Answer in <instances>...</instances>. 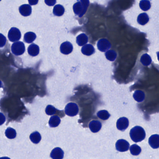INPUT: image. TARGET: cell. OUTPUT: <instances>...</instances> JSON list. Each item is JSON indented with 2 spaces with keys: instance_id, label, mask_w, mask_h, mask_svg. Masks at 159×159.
I'll list each match as a JSON object with an SVG mask.
<instances>
[{
  "instance_id": "28",
  "label": "cell",
  "mask_w": 159,
  "mask_h": 159,
  "mask_svg": "<svg viewBox=\"0 0 159 159\" xmlns=\"http://www.w3.org/2000/svg\"><path fill=\"white\" fill-rule=\"evenodd\" d=\"M7 39L5 37L0 33V48L4 46L5 45Z\"/></svg>"
},
{
  "instance_id": "31",
  "label": "cell",
  "mask_w": 159,
  "mask_h": 159,
  "mask_svg": "<svg viewBox=\"0 0 159 159\" xmlns=\"http://www.w3.org/2000/svg\"><path fill=\"white\" fill-rule=\"evenodd\" d=\"M28 1L29 4H30L31 5H35L37 4L39 0H28Z\"/></svg>"
},
{
  "instance_id": "33",
  "label": "cell",
  "mask_w": 159,
  "mask_h": 159,
  "mask_svg": "<svg viewBox=\"0 0 159 159\" xmlns=\"http://www.w3.org/2000/svg\"><path fill=\"white\" fill-rule=\"evenodd\" d=\"M158 58H159V55H158Z\"/></svg>"
},
{
  "instance_id": "10",
  "label": "cell",
  "mask_w": 159,
  "mask_h": 159,
  "mask_svg": "<svg viewBox=\"0 0 159 159\" xmlns=\"http://www.w3.org/2000/svg\"><path fill=\"white\" fill-rule=\"evenodd\" d=\"M64 156V152L60 148H56L52 151L50 157L53 159H62Z\"/></svg>"
},
{
  "instance_id": "6",
  "label": "cell",
  "mask_w": 159,
  "mask_h": 159,
  "mask_svg": "<svg viewBox=\"0 0 159 159\" xmlns=\"http://www.w3.org/2000/svg\"><path fill=\"white\" fill-rule=\"evenodd\" d=\"M116 150L119 152H126L129 150V143L123 139L119 140L116 142L115 144Z\"/></svg>"
},
{
  "instance_id": "19",
  "label": "cell",
  "mask_w": 159,
  "mask_h": 159,
  "mask_svg": "<svg viewBox=\"0 0 159 159\" xmlns=\"http://www.w3.org/2000/svg\"><path fill=\"white\" fill-rule=\"evenodd\" d=\"M61 123V119L57 116L51 117L49 120V125L51 128H56Z\"/></svg>"
},
{
  "instance_id": "34",
  "label": "cell",
  "mask_w": 159,
  "mask_h": 159,
  "mask_svg": "<svg viewBox=\"0 0 159 159\" xmlns=\"http://www.w3.org/2000/svg\"><path fill=\"white\" fill-rule=\"evenodd\" d=\"M1 1V0H0V1Z\"/></svg>"
},
{
  "instance_id": "30",
  "label": "cell",
  "mask_w": 159,
  "mask_h": 159,
  "mask_svg": "<svg viewBox=\"0 0 159 159\" xmlns=\"http://www.w3.org/2000/svg\"><path fill=\"white\" fill-rule=\"evenodd\" d=\"M6 118L2 113H0V125L3 124L5 122Z\"/></svg>"
},
{
  "instance_id": "4",
  "label": "cell",
  "mask_w": 159,
  "mask_h": 159,
  "mask_svg": "<svg viewBox=\"0 0 159 159\" xmlns=\"http://www.w3.org/2000/svg\"><path fill=\"white\" fill-rule=\"evenodd\" d=\"M66 114L71 117H73L77 114L79 107L77 105L74 103H69L66 105L65 108Z\"/></svg>"
},
{
  "instance_id": "12",
  "label": "cell",
  "mask_w": 159,
  "mask_h": 159,
  "mask_svg": "<svg viewBox=\"0 0 159 159\" xmlns=\"http://www.w3.org/2000/svg\"><path fill=\"white\" fill-rule=\"evenodd\" d=\"M149 144L154 149L159 148V135L154 134L150 137L149 140Z\"/></svg>"
},
{
  "instance_id": "11",
  "label": "cell",
  "mask_w": 159,
  "mask_h": 159,
  "mask_svg": "<svg viewBox=\"0 0 159 159\" xmlns=\"http://www.w3.org/2000/svg\"><path fill=\"white\" fill-rule=\"evenodd\" d=\"M102 127V123L98 120H92L89 124V129L93 133H97Z\"/></svg>"
},
{
  "instance_id": "16",
  "label": "cell",
  "mask_w": 159,
  "mask_h": 159,
  "mask_svg": "<svg viewBox=\"0 0 159 159\" xmlns=\"http://www.w3.org/2000/svg\"><path fill=\"white\" fill-rule=\"evenodd\" d=\"M88 42V37L84 33H82L77 37V43L80 46H84Z\"/></svg>"
},
{
  "instance_id": "32",
  "label": "cell",
  "mask_w": 159,
  "mask_h": 159,
  "mask_svg": "<svg viewBox=\"0 0 159 159\" xmlns=\"http://www.w3.org/2000/svg\"><path fill=\"white\" fill-rule=\"evenodd\" d=\"M1 86H2V82H1V81L0 80V88L1 87Z\"/></svg>"
},
{
  "instance_id": "21",
  "label": "cell",
  "mask_w": 159,
  "mask_h": 159,
  "mask_svg": "<svg viewBox=\"0 0 159 159\" xmlns=\"http://www.w3.org/2000/svg\"><path fill=\"white\" fill-rule=\"evenodd\" d=\"M41 139H42V137H41V134L39 132H36V131L33 132L30 135V139L33 143H39L41 141Z\"/></svg>"
},
{
  "instance_id": "17",
  "label": "cell",
  "mask_w": 159,
  "mask_h": 159,
  "mask_svg": "<svg viewBox=\"0 0 159 159\" xmlns=\"http://www.w3.org/2000/svg\"><path fill=\"white\" fill-rule=\"evenodd\" d=\"M133 97L138 102H141L144 100L145 95L144 92L140 90H137L133 94Z\"/></svg>"
},
{
  "instance_id": "9",
  "label": "cell",
  "mask_w": 159,
  "mask_h": 159,
  "mask_svg": "<svg viewBox=\"0 0 159 159\" xmlns=\"http://www.w3.org/2000/svg\"><path fill=\"white\" fill-rule=\"evenodd\" d=\"M73 46L69 42L67 41L63 43L60 46L61 53L65 55H68L72 52Z\"/></svg>"
},
{
  "instance_id": "7",
  "label": "cell",
  "mask_w": 159,
  "mask_h": 159,
  "mask_svg": "<svg viewBox=\"0 0 159 159\" xmlns=\"http://www.w3.org/2000/svg\"><path fill=\"white\" fill-rule=\"evenodd\" d=\"M111 43L107 39H103L99 40L97 43L98 50L102 52H106L111 48Z\"/></svg>"
},
{
  "instance_id": "24",
  "label": "cell",
  "mask_w": 159,
  "mask_h": 159,
  "mask_svg": "<svg viewBox=\"0 0 159 159\" xmlns=\"http://www.w3.org/2000/svg\"><path fill=\"white\" fill-rule=\"evenodd\" d=\"M97 115L98 117L103 120H107L110 117V114L108 112L107 110H100L97 113Z\"/></svg>"
},
{
  "instance_id": "2",
  "label": "cell",
  "mask_w": 159,
  "mask_h": 159,
  "mask_svg": "<svg viewBox=\"0 0 159 159\" xmlns=\"http://www.w3.org/2000/svg\"><path fill=\"white\" fill-rule=\"evenodd\" d=\"M130 136L134 142H140L145 138V131L140 126H136L131 129L130 132Z\"/></svg>"
},
{
  "instance_id": "18",
  "label": "cell",
  "mask_w": 159,
  "mask_h": 159,
  "mask_svg": "<svg viewBox=\"0 0 159 159\" xmlns=\"http://www.w3.org/2000/svg\"><path fill=\"white\" fill-rule=\"evenodd\" d=\"M36 38L35 33L32 32H28L24 35V40L25 42L28 43H32Z\"/></svg>"
},
{
  "instance_id": "5",
  "label": "cell",
  "mask_w": 159,
  "mask_h": 159,
  "mask_svg": "<svg viewBox=\"0 0 159 159\" xmlns=\"http://www.w3.org/2000/svg\"><path fill=\"white\" fill-rule=\"evenodd\" d=\"M21 37V32L16 28H12L8 32V38L11 42L18 41Z\"/></svg>"
},
{
  "instance_id": "1",
  "label": "cell",
  "mask_w": 159,
  "mask_h": 159,
  "mask_svg": "<svg viewBox=\"0 0 159 159\" xmlns=\"http://www.w3.org/2000/svg\"><path fill=\"white\" fill-rule=\"evenodd\" d=\"M89 4V0H80L73 5L74 14L79 17H82L87 11Z\"/></svg>"
},
{
  "instance_id": "26",
  "label": "cell",
  "mask_w": 159,
  "mask_h": 159,
  "mask_svg": "<svg viewBox=\"0 0 159 159\" xmlns=\"http://www.w3.org/2000/svg\"><path fill=\"white\" fill-rule=\"evenodd\" d=\"M140 61H141V62L142 63V64L145 66H149L151 63V59L149 56L146 55H143L141 57Z\"/></svg>"
},
{
  "instance_id": "27",
  "label": "cell",
  "mask_w": 159,
  "mask_h": 159,
  "mask_svg": "<svg viewBox=\"0 0 159 159\" xmlns=\"http://www.w3.org/2000/svg\"><path fill=\"white\" fill-rule=\"evenodd\" d=\"M56 109L52 105H48L46 107L45 112L46 114L48 115H53L55 114Z\"/></svg>"
},
{
  "instance_id": "22",
  "label": "cell",
  "mask_w": 159,
  "mask_h": 159,
  "mask_svg": "<svg viewBox=\"0 0 159 159\" xmlns=\"http://www.w3.org/2000/svg\"><path fill=\"white\" fill-rule=\"evenodd\" d=\"M6 136L10 139H13L16 136V130L12 128H8L5 131Z\"/></svg>"
},
{
  "instance_id": "29",
  "label": "cell",
  "mask_w": 159,
  "mask_h": 159,
  "mask_svg": "<svg viewBox=\"0 0 159 159\" xmlns=\"http://www.w3.org/2000/svg\"><path fill=\"white\" fill-rule=\"evenodd\" d=\"M56 2V0H45V3L49 6H53L54 5Z\"/></svg>"
},
{
  "instance_id": "15",
  "label": "cell",
  "mask_w": 159,
  "mask_h": 159,
  "mask_svg": "<svg viewBox=\"0 0 159 159\" xmlns=\"http://www.w3.org/2000/svg\"><path fill=\"white\" fill-rule=\"evenodd\" d=\"M27 52L28 54L32 57L37 56L40 52V49L39 46L36 44L32 43L29 46L27 49Z\"/></svg>"
},
{
  "instance_id": "13",
  "label": "cell",
  "mask_w": 159,
  "mask_h": 159,
  "mask_svg": "<svg viewBox=\"0 0 159 159\" xmlns=\"http://www.w3.org/2000/svg\"><path fill=\"white\" fill-rule=\"evenodd\" d=\"M82 52L86 56H91L95 52V49L93 46L90 44H86L82 47Z\"/></svg>"
},
{
  "instance_id": "8",
  "label": "cell",
  "mask_w": 159,
  "mask_h": 159,
  "mask_svg": "<svg viewBox=\"0 0 159 159\" xmlns=\"http://www.w3.org/2000/svg\"><path fill=\"white\" fill-rule=\"evenodd\" d=\"M129 125V119L126 117H121L117 120L116 126L118 129L120 131H124Z\"/></svg>"
},
{
  "instance_id": "14",
  "label": "cell",
  "mask_w": 159,
  "mask_h": 159,
  "mask_svg": "<svg viewBox=\"0 0 159 159\" xmlns=\"http://www.w3.org/2000/svg\"><path fill=\"white\" fill-rule=\"evenodd\" d=\"M19 11L22 16H27L31 14L32 8L29 5L23 4L19 7Z\"/></svg>"
},
{
  "instance_id": "25",
  "label": "cell",
  "mask_w": 159,
  "mask_h": 159,
  "mask_svg": "<svg viewBox=\"0 0 159 159\" xmlns=\"http://www.w3.org/2000/svg\"><path fill=\"white\" fill-rule=\"evenodd\" d=\"M106 58L110 61H114L116 59L117 54L115 51L113 50H109L106 52L105 53Z\"/></svg>"
},
{
  "instance_id": "23",
  "label": "cell",
  "mask_w": 159,
  "mask_h": 159,
  "mask_svg": "<svg viewBox=\"0 0 159 159\" xmlns=\"http://www.w3.org/2000/svg\"><path fill=\"white\" fill-rule=\"evenodd\" d=\"M130 151L133 155H138L141 153V149L137 145L134 144L130 146Z\"/></svg>"
},
{
  "instance_id": "3",
  "label": "cell",
  "mask_w": 159,
  "mask_h": 159,
  "mask_svg": "<svg viewBox=\"0 0 159 159\" xmlns=\"http://www.w3.org/2000/svg\"><path fill=\"white\" fill-rule=\"evenodd\" d=\"M11 51L16 56H20L24 53L25 51V46L22 42L14 43L11 46Z\"/></svg>"
},
{
  "instance_id": "20",
  "label": "cell",
  "mask_w": 159,
  "mask_h": 159,
  "mask_svg": "<svg viewBox=\"0 0 159 159\" xmlns=\"http://www.w3.org/2000/svg\"><path fill=\"white\" fill-rule=\"evenodd\" d=\"M64 12H65V9L61 5H57L53 7V14L55 16H61L64 14Z\"/></svg>"
}]
</instances>
